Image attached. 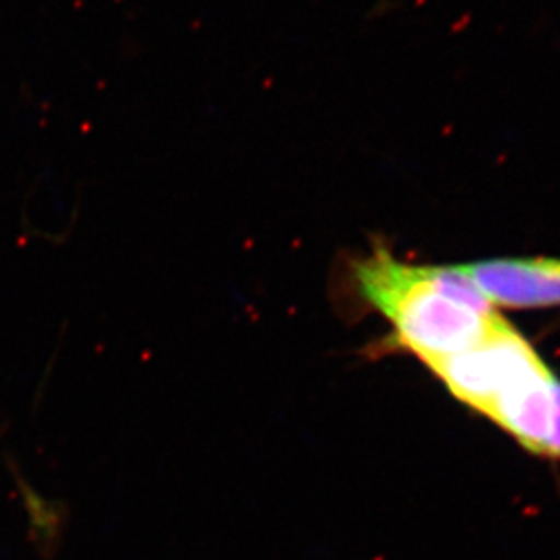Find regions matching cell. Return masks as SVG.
Wrapping results in <instances>:
<instances>
[{
  "mask_svg": "<svg viewBox=\"0 0 560 560\" xmlns=\"http://www.w3.org/2000/svg\"><path fill=\"white\" fill-rule=\"evenodd\" d=\"M337 282L351 312L378 313L392 326L375 355L400 350L425 366L468 350L501 315L453 266L410 265L381 238L350 255Z\"/></svg>",
  "mask_w": 560,
  "mask_h": 560,
  "instance_id": "1",
  "label": "cell"
},
{
  "mask_svg": "<svg viewBox=\"0 0 560 560\" xmlns=\"http://www.w3.org/2000/svg\"><path fill=\"white\" fill-rule=\"evenodd\" d=\"M539 362L542 357L528 339L499 315L479 342L431 362L428 370L441 378L455 399L486 417L497 395Z\"/></svg>",
  "mask_w": 560,
  "mask_h": 560,
  "instance_id": "2",
  "label": "cell"
},
{
  "mask_svg": "<svg viewBox=\"0 0 560 560\" xmlns=\"http://www.w3.org/2000/svg\"><path fill=\"white\" fill-rule=\"evenodd\" d=\"M463 276L490 302L508 310L560 306L559 257H504L455 265Z\"/></svg>",
  "mask_w": 560,
  "mask_h": 560,
  "instance_id": "3",
  "label": "cell"
},
{
  "mask_svg": "<svg viewBox=\"0 0 560 560\" xmlns=\"http://www.w3.org/2000/svg\"><path fill=\"white\" fill-rule=\"evenodd\" d=\"M559 377L539 362L528 372L513 378L491 402L486 417L506 431L526 452L548 457L553 417H556V389Z\"/></svg>",
  "mask_w": 560,
  "mask_h": 560,
  "instance_id": "4",
  "label": "cell"
},
{
  "mask_svg": "<svg viewBox=\"0 0 560 560\" xmlns=\"http://www.w3.org/2000/svg\"><path fill=\"white\" fill-rule=\"evenodd\" d=\"M548 457L560 460V381L556 389V417H553V433H551Z\"/></svg>",
  "mask_w": 560,
  "mask_h": 560,
  "instance_id": "5",
  "label": "cell"
}]
</instances>
